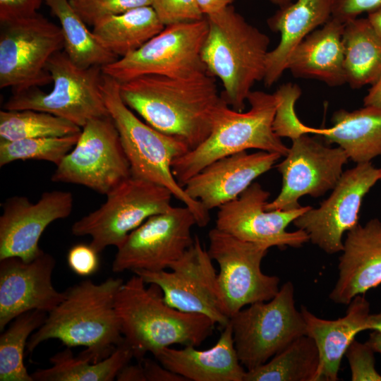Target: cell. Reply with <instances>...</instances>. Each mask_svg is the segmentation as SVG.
Listing matches in <instances>:
<instances>
[{
    "instance_id": "obj_27",
    "label": "cell",
    "mask_w": 381,
    "mask_h": 381,
    "mask_svg": "<svg viewBox=\"0 0 381 381\" xmlns=\"http://www.w3.org/2000/svg\"><path fill=\"white\" fill-rule=\"evenodd\" d=\"M332 121V126L327 128L306 126V133L320 135L329 144H337L356 164L369 162L381 155L380 107L339 109L333 114Z\"/></svg>"
},
{
    "instance_id": "obj_43",
    "label": "cell",
    "mask_w": 381,
    "mask_h": 381,
    "mask_svg": "<svg viewBox=\"0 0 381 381\" xmlns=\"http://www.w3.org/2000/svg\"><path fill=\"white\" fill-rule=\"evenodd\" d=\"M141 362L146 381H188L181 375L166 368L160 363L145 358Z\"/></svg>"
},
{
    "instance_id": "obj_21",
    "label": "cell",
    "mask_w": 381,
    "mask_h": 381,
    "mask_svg": "<svg viewBox=\"0 0 381 381\" xmlns=\"http://www.w3.org/2000/svg\"><path fill=\"white\" fill-rule=\"evenodd\" d=\"M281 157L263 150L233 154L205 167L183 188L188 196L199 201L207 210L219 208L238 198Z\"/></svg>"
},
{
    "instance_id": "obj_30",
    "label": "cell",
    "mask_w": 381,
    "mask_h": 381,
    "mask_svg": "<svg viewBox=\"0 0 381 381\" xmlns=\"http://www.w3.org/2000/svg\"><path fill=\"white\" fill-rule=\"evenodd\" d=\"M133 358V349L125 340L97 363L74 357L67 347L50 358V368L37 369L31 375L35 381H112Z\"/></svg>"
},
{
    "instance_id": "obj_41",
    "label": "cell",
    "mask_w": 381,
    "mask_h": 381,
    "mask_svg": "<svg viewBox=\"0 0 381 381\" xmlns=\"http://www.w3.org/2000/svg\"><path fill=\"white\" fill-rule=\"evenodd\" d=\"M381 8V0H334L332 17L343 23Z\"/></svg>"
},
{
    "instance_id": "obj_44",
    "label": "cell",
    "mask_w": 381,
    "mask_h": 381,
    "mask_svg": "<svg viewBox=\"0 0 381 381\" xmlns=\"http://www.w3.org/2000/svg\"><path fill=\"white\" fill-rule=\"evenodd\" d=\"M116 380L118 381H146L142 362L135 365H126L118 373Z\"/></svg>"
},
{
    "instance_id": "obj_42",
    "label": "cell",
    "mask_w": 381,
    "mask_h": 381,
    "mask_svg": "<svg viewBox=\"0 0 381 381\" xmlns=\"http://www.w3.org/2000/svg\"><path fill=\"white\" fill-rule=\"evenodd\" d=\"M44 0H0V23L35 14Z\"/></svg>"
},
{
    "instance_id": "obj_31",
    "label": "cell",
    "mask_w": 381,
    "mask_h": 381,
    "mask_svg": "<svg viewBox=\"0 0 381 381\" xmlns=\"http://www.w3.org/2000/svg\"><path fill=\"white\" fill-rule=\"evenodd\" d=\"M44 2L58 18L64 37V52L75 65L84 68L102 67L119 59L89 30L70 0H44Z\"/></svg>"
},
{
    "instance_id": "obj_2",
    "label": "cell",
    "mask_w": 381,
    "mask_h": 381,
    "mask_svg": "<svg viewBox=\"0 0 381 381\" xmlns=\"http://www.w3.org/2000/svg\"><path fill=\"white\" fill-rule=\"evenodd\" d=\"M123 283L109 277L100 284L85 279L68 288L63 301L30 337L27 352L43 341L60 340L66 347L85 346L78 356L97 363L124 341L115 309L116 294Z\"/></svg>"
},
{
    "instance_id": "obj_20",
    "label": "cell",
    "mask_w": 381,
    "mask_h": 381,
    "mask_svg": "<svg viewBox=\"0 0 381 381\" xmlns=\"http://www.w3.org/2000/svg\"><path fill=\"white\" fill-rule=\"evenodd\" d=\"M54 258L42 250L35 258L25 261L18 257L0 260V331L15 318L30 311L49 313L61 303L65 292L53 286Z\"/></svg>"
},
{
    "instance_id": "obj_36",
    "label": "cell",
    "mask_w": 381,
    "mask_h": 381,
    "mask_svg": "<svg viewBox=\"0 0 381 381\" xmlns=\"http://www.w3.org/2000/svg\"><path fill=\"white\" fill-rule=\"evenodd\" d=\"M301 94L300 87L291 83L280 86L274 93L277 99V109L273 129L280 138L287 137L292 140L303 134H307L306 126L299 121L294 111L295 103Z\"/></svg>"
},
{
    "instance_id": "obj_19",
    "label": "cell",
    "mask_w": 381,
    "mask_h": 381,
    "mask_svg": "<svg viewBox=\"0 0 381 381\" xmlns=\"http://www.w3.org/2000/svg\"><path fill=\"white\" fill-rule=\"evenodd\" d=\"M73 207L72 193L61 190L44 192L35 203L26 196L8 198L1 204L0 260L35 258L42 251L39 241L44 230L53 222L68 217Z\"/></svg>"
},
{
    "instance_id": "obj_45",
    "label": "cell",
    "mask_w": 381,
    "mask_h": 381,
    "mask_svg": "<svg viewBox=\"0 0 381 381\" xmlns=\"http://www.w3.org/2000/svg\"><path fill=\"white\" fill-rule=\"evenodd\" d=\"M234 0H196L198 6L205 16L214 14L227 6Z\"/></svg>"
},
{
    "instance_id": "obj_46",
    "label": "cell",
    "mask_w": 381,
    "mask_h": 381,
    "mask_svg": "<svg viewBox=\"0 0 381 381\" xmlns=\"http://www.w3.org/2000/svg\"><path fill=\"white\" fill-rule=\"evenodd\" d=\"M363 104L381 108V77L370 86L368 94L363 98Z\"/></svg>"
},
{
    "instance_id": "obj_48",
    "label": "cell",
    "mask_w": 381,
    "mask_h": 381,
    "mask_svg": "<svg viewBox=\"0 0 381 381\" xmlns=\"http://www.w3.org/2000/svg\"><path fill=\"white\" fill-rule=\"evenodd\" d=\"M367 329L376 331L381 334V310L378 313L370 314L367 322Z\"/></svg>"
},
{
    "instance_id": "obj_51",
    "label": "cell",
    "mask_w": 381,
    "mask_h": 381,
    "mask_svg": "<svg viewBox=\"0 0 381 381\" xmlns=\"http://www.w3.org/2000/svg\"><path fill=\"white\" fill-rule=\"evenodd\" d=\"M380 181H381V179H380Z\"/></svg>"
},
{
    "instance_id": "obj_8",
    "label": "cell",
    "mask_w": 381,
    "mask_h": 381,
    "mask_svg": "<svg viewBox=\"0 0 381 381\" xmlns=\"http://www.w3.org/2000/svg\"><path fill=\"white\" fill-rule=\"evenodd\" d=\"M238 359L254 369L306 334V325L295 306L294 286L285 282L274 298L256 302L230 318Z\"/></svg>"
},
{
    "instance_id": "obj_11",
    "label": "cell",
    "mask_w": 381,
    "mask_h": 381,
    "mask_svg": "<svg viewBox=\"0 0 381 381\" xmlns=\"http://www.w3.org/2000/svg\"><path fill=\"white\" fill-rule=\"evenodd\" d=\"M207 18L164 28L137 50L102 67L119 83L144 75L189 77L207 72L201 58Z\"/></svg>"
},
{
    "instance_id": "obj_3",
    "label": "cell",
    "mask_w": 381,
    "mask_h": 381,
    "mask_svg": "<svg viewBox=\"0 0 381 381\" xmlns=\"http://www.w3.org/2000/svg\"><path fill=\"white\" fill-rule=\"evenodd\" d=\"M145 284L134 274L115 298L122 334L138 362L173 344L198 346L212 334L215 323L209 317L171 307L159 286Z\"/></svg>"
},
{
    "instance_id": "obj_24",
    "label": "cell",
    "mask_w": 381,
    "mask_h": 381,
    "mask_svg": "<svg viewBox=\"0 0 381 381\" xmlns=\"http://www.w3.org/2000/svg\"><path fill=\"white\" fill-rule=\"evenodd\" d=\"M306 335L311 337L318 349L320 366L317 381H337L343 356L356 336L367 330L370 303L363 295L354 297L348 304L346 315L337 320H325L310 313L302 306Z\"/></svg>"
},
{
    "instance_id": "obj_10",
    "label": "cell",
    "mask_w": 381,
    "mask_h": 381,
    "mask_svg": "<svg viewBox=\"0 0 381 381\" xmlns=\"http://www.w3.org/2000/svg\"><path fill=\"white\" fill-rule=\"evenodd\" d=\"M62 48L60 26L38 13L1 23L0 87L14 94L52 83L47 64Z\"/></svg>"
},
{
    "instance_id": "obj_7",
    "label": "cell",
    "mask_w": 381,
    "mask_h": 381,
    "mask_svg": "<svg viewBox=\"0 0 381 381\" xmlns=\"http://www.w3.org/2000/svg\"><path fill=\"white\" fill-rule=\"evenodd\" d=\"M47 70L53 83L50 91L35 87L14 93L3 109L44 111L80 128L92 119L109 116L101 89L102 67H79L60 51L52 56Z\"/></svg>"
},
{
    "instance_id": "obj_22",
    "label": "cell",
    "mask_w": 381,
    "mask_h": 381,
    "mask_svg": "<svg viewBox=\"0 0 381 381\" xmlns=\"http://www.w3.org/2000/svg\"><path fill=\"white\" fill-rule=\"evenodd\" d=\"M338 265L339 277L329 294L335 303L346 305L381 284V222L372 219L347 232Z\"/></svg>"
},
{
    "instance_id": "obj_49",
    "label": "cell",
    "mask_w": 381,
    "mask_h": 381,
    "mask_svg": "<svg viewBox=\"0 0 381 381\" xmlns=\"http://www.w3.org/2000/svg\"><path fill=\"white\" fill-rule=\"evenodd\" d=\"M367 342L373 348L375 352L381 353V334L380 332L373 331V332L370 334Z\"/></svg>"
},
{
    "instance_id": "obj_9",
    "label": "cell",
    "mask_w": 381,
    "mask_h": 381,
    "mask_svg": "<svg viewBox=\"0 0 381 381\" xmlns=\"http://www.w3.org/2000/svg\"><path fill=\"white\" fill-rule=\"evenodd\" d=\"M106 195L105 202L71 226L74 236H89L99 253L109 246L118 248L149 217L172 207L168 188L131 176Z\"/></svg>"
},
{
    "instance_id": "obj_1",
    "label": "cell",
    "mask_w": 381,
    "mask_h": 381,
    "mask_svg": "<svg viewBox=\"0 0 381 381\" xmlns=\"http://www.w3.org/2000/svg\"><path fill=\"white\" fill-rule=\"evenodd\" d=\"M119 84L121 97L131 110L189 150L209 135L222 100L208 72L183 78L144 75Z\"/></svg>"
},
{
    "instance_id": "obj_40",
    "label": "cell",
    "mask_w": 381,
    "mask_h": 381,
    "mask_svg": "<svg viewBox=\"0 0 381 381\" xmlns=\"http://www.w3.org/2000/svg\"><path fill=\"white\" fill-rule=\"evenodd\" d=\"M67 262L74 273L81 277H88L99 269V253L90 244H76L69 249Z\"/></svg>"
},
{
    "instance_id": "obj_25",
    "label": "cell",
    "mask_w": 381,
    "mask_h": 381,
    "mask_svg": "<svg viewBox=\"0 0 381 381\" xmlns=\"http://www.w3.org/2000/svg\"><path fill=\"white\" fill-rule=\"evenodd\" d=\"M223 328L219 340L208 349L169 346L154 356L166 368L188 381H243L246 371L238 357L230 322Z\"/></svg>"
},
{
    "instance_id": "obj_35",
    "label": "cell",
    "mask_w": 381,
    "mask_h": 381,
    "mask_svg": "<svg viewBox=\"0 0 381 381\" xmlns=\"http://www.w3.org/2000/svg\"><path fill=\"white\" fill-rule=\"evenodd\" d=\"M80 133L16 140H0V167L17 160L30 159L49 162L56 167L74 147Z\"/></svg>"
},
{
    "instance_id": "obj_18",
    "label": "cell",
    "mask_w": 381,
    "mask_h": 381,
    "mask_svg": "<svg viewBox=\"0 0 381 381\" xmlns=\"http://www.w3.org/2000/svg\"><path fill=\"white\" fill-rule=\"evenodd\" d=\"M270 193L253 183L238 198L218 209L215 227L240 240L261 245L267 249L277 246L300 248L309 241L301 229L287 231L286 227L310 206L282 210H266Z\"/></svg>"
},
{
    "instance_id": "obj_38",
    "label": "cell",
    "mask_w": 381,
    "mask_h": 381,
    "mask_svg": "<svg viewBox=\"0 0 381 381\" xmlns=\"http://www.w3.org/2000/svg\"><path fill=\"white\" fill-rule=\"evenodd\" d=\"M151 6L164 26L202 20L196 0H152Z\"/></svg>"
},
{
    "instance_id": "obj_34",
    "label": "cell",
    "mask_w": 381,
    "mask_h": 381,
    "mask_svg": "<svg viewBox=\"0 0 381 381\" xmlns=\"http://www.w3.org/2000/svg\"><path fill=\"white\" fill-rule=\"evenodd\" d=\"M80 132V127L49 113L33 109L0 111V140L59 137Z\"/></svg>"
},
{
    "instance_id": "obj_29",
    "label": "cell",
    "mask_w": 381,
    "mask_h": 381,
    "mask_svg": "<svg viewBox=\"0 0 381 381\" xmlns=\"http://www.w3.org/2000/svg\"><path fill=\"white\" fill-rule=\"evenodd\" d=\"M164 27L153 8L146 6L99 20L93 25L92 32L105 48L122 57L139 49Z\"/></svg>"
},
{
    "instance_id": "obj_33",
    "label": "cell",
    "mask_w": 381,
    "mask_h": 381,
    "mask_svg": "<svg viewBox=\"0 0 381 381\" xmlns=\"http://www.w3.org/2000/svg\"><path fill=\"white\" fill-rule=\"evenodd\" d=\"M48 313L30 310L16 318L0 336V381H34L24 364L28 339L45 321Z\"/></svg>"
},
{
    "instance_id": "obj_5",
    "label": "cell",
    "mask_w": 381,
    "mask_h": 381,
    "mask_svg": "<svg viewBox=\"0 0 381 381\" xmlns=\"http://www.w3.org/2000/svg\"><path fill=\"white\" fill-rule=\"evenodd\" d=\"M247 100L250 109L237 111L222 97L207 138L174 161L173 174L181 186L209 164L249 149L286 155L289 147L273 129L277 109L274 94L251 91Z\"/></svg>"
},
{
    "instance_id": "obj_23",
    "label": "cell",
    "mask_w": 381,
    "mask_h": 381,
    "mask_svg": "<svg viewBox=\"0 0 381 381\" xmlns=\"http://www.w3.org/2000/svg\"><path fill=\"white\" fill-rule=\"evenodd\" d=\"M334 0H296L279 7L268 20L270 28L280 34L278 44L267 53L263 82L274 85L287 70L296 47L332 17Z\"/></svg>"
},
{
    "instance_id": "obj_16",
    "label": "cell",
    "mask_w": 381,
    "mask_h": 381,
    "mask_svg": "<svg viewBox=\"0 0 381 381\" xmlns=\"http://www.w3.org/2000/svg\"><path fill=\"white\" fill-rule=\"evenodd\" d=\"M380 179L381 168L370 162L356 164L343 172L330 195L318 207H311L294 224L325 253L341 252L343 234L358 224L363 199Z\"/></svg>"
},
{
    "instance_id": "obj_4",
    "label": "cell",
    "mask_w": 381,
    "mask_h": 381,
    "mask_svg": "<svg viewBox=\"0 0 381 381\" xmlns=\"http://www.w3.org/2000/svg\"><path fill=\"white\" fill-rule=\"evenodd\" d=\"M205 17L208 30L202 62L207 72L222 82L225 102L243 111L252 87L264 79L270 40L231 6Z\"/></svg>"
},
{
    "instance_id": "obj_17",
    "label": "cell",
    "mask_w": 381,
    "mask_h": 381,
    "mask_svg": "<svg viewBox=\"0 0 381 381\" xmlns=\"http://www.w3.org/2000/svg\"><path fill=\"white\" fill-rule=\"evenodd\" d=\"M348 159L340 147L326 146L308 134L292 140L284 159L277 166L282 176L281 190L267 202L265 210H293L301 207L298 200L306 195H323L334 188Z\"/></svg>"
},
{
    "instance_id": "obj_32",
    "label": "cell",
    "mask_w": 381,
    "mask_h": 381,
    "mask_svg": "<svg viewBox=\"0 0 381 381\" xmlns=\"http://www.w3.org/2000/svg\"><path fill=\"white\" fill-rule=\"evenodd\" d=\"M319 366L318 347L306 334L264 364L246 370L243 381H317Z\"/></svg>"
},
{
    "instance_id": "obj_13",
    "label": "cell",
    "mask_w": 381,
    "mask_h": 381,
    "mask_svg": "<svg viewBox=\"0 0 381 381\" xmlns=\"http://www.w3.org/2000/svg\"><path fill=\"white\" fill-rule=\"evenodd\" d=\"M131 176V166L109 116L88 121L52 175L53 182L87 187L107 195Z\"/></svg>"
},
{
    "instance_id": "obj_14",
    "label": "cell",
    "mask_w": 381,
    "mask_h": 381,
    "mask_svg": "<svg viewBox=\"0 0 381 381\" xmlns=\"http://www.w3.org/2000/svg\"><path fill=\"white\" fill-rule=\"evenodd\" d=\"M194 225H197L195 217L186 205L171 207L149 217L117 248L112 271L133 272L169 268L193 244L191 230Z\"/></svg>"
},
{
    "instance_id": "obj_26",
    "label": "cell",
    "mask_w": 381,
    "mask_h": 381,
    "mask_svg": "<svg viewBox=\"0 0 381 381\" xmlns=\"http://www.w3.org/2000/svg\"><path fill=\"white\" fill-rule=\"evenodd\" d=\"M344 27V23L332 17L315 30L296 47L287 69L296 78L318 80L331 87L346 83Z\"/></svg>"
},
{
    "instance_id": "obj_50",
    "label": "cell",
    "mask_w": 381,
    "mask_h": 381,
    "mask_svg": "<svg viewBox=\"0 0 381 381\" xmlns=\"http://www.w3.org/2000/svg\"><path fill=\"white\" fill-rule=\"evenodd\" d=\"M273 4L282 7L291 2V0H270Z\"/></svg>"
},
{
    "instance_id": "obj_37",
    "label": "cell",
    "mask_w": 381,
    "mask_h": 381,
    "mask_svg": "<svg viewBox=\"0 0 381 381\" xmlns=\"http://www.w3.org/2000/svg\"><path fill=\"white\" fill-rule=\"evenodd\" d=\"M70 2L82 19L92 25L101 19L152 5V0H70Z\"/></svg>"
},
{
    "instance_id": "obj_15",
    "label": "cell",
    "mask_w": 381,
    "mask_h": 381,
    "mask_svg": "<svg viewBox=\"0 0 381 381\" xmlns=\"http://www.w3.org/2000/svg\"><path fill=\"white\" fill-rule=\"evenodd\" d=\"M171 272L136 270L146 284L159 286L165 302L186 313L209 317L223 327L230 318L225 314L217 291L216 270L198 236L190 247L169 267Z\"/></svg>"
},
{
    "instance_id": "obj_6",
    "label": "cell",
    "mask_w": 381,
    "mask_h": 381,
    "mask_svg": "<svg viewBox=\"0 0 381 381\" xmlns=\"http://www.w3.org/2000/svg\"><path fill=\"white\" fill-rule=\"evenodd\" d=\"M119 86L118 81L103 73L101 89L104 100L129 162L131 176L168 188L174 198L190 209L198 226H207L210 219L209 211L187 195L172 171L174 161L189 151L188 147L138 119L122 100Z\"/></svg>"
},
{
    "instance_id": "obj_12",
    "label": "cell",
    "mask_w": 381,
    "mask_h": 381,
    "mask_svg": "<svg viewBox=\"0 0 381 381\" xmlns=\"http://www.w3.org/2000/svg\"><path fill=\"white\" fill-rule=\"evenodd\" d=\"M210 258L219 266L217 276L219 297L230 318L245 306L268 301L279 290V278L267 275L261 262L267 248L240 240L216 227L208 233Z\"/></svg>"
},
{
    "instance_id": "obj_47",
    "label": "cell",
    "mask_w": 381,
    "mask_h": 381,
    "mask_svg": "<svg viewBox=\"0 0 381 381\" xmlns=\"http://www.w3.org/2000/svg\"><path fill=\"white\" fill-rule=\"evenodd\" d=\"M367 18L381 39V8L368 13Z\"/></svg>"
},
{
    "instance_id": "obj_28",
    "label": "cell",
    "mask_w": 381,
    "mask_h": 381,
    "mask_svg": "<svg viewBox=\"0 0 381 381\" xmlns=\"http://www.w3.org/2000/svg\"><path fill=\"white\" fill-rule=\"evenodd\" d=\"M346 83L358 89L381 77V39L367 18L344 23L342 34Z\"/></svg>"
},
{
    "instance_id": "obj_39",
    "label": "cell",
    "mask_w": 381,
    "mask_h": 381,
    "mask_svg": "<svg viewBox=\"0 0 381 381\" xmlns=\"http://www.w3.org/2000/svg\"><path fill=\"white\" fill-rule=\"evenodd\" d=\"M375 351L368 342L355 339L347 349L348 360L352 381H381V375L375 368Z\"/></svg>"
}]
</instances>
